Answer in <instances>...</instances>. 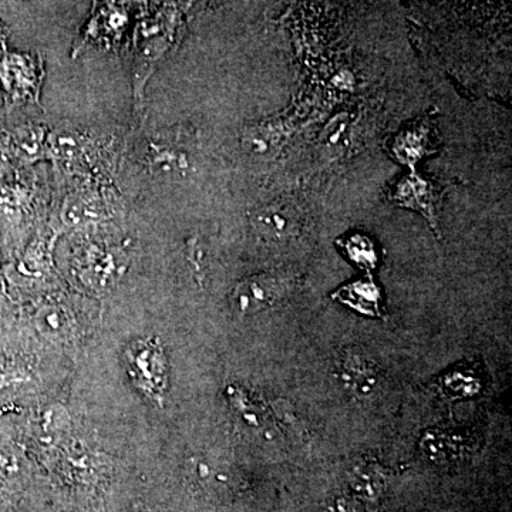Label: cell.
<instances>
[{"mask_svg":"<svg viewBox=\"0 0 512 512\" xmlns=\"http://www.w3.org/2000/svg\"><path fill=\"white\" fill-rule=\"evenodd\" d=\"M349 483L357 497L376 500L383 493L384 476L377 464L362 461L350 471Z\"/></svg>","mask_w":512,"mask_h":512,"instance_id":"8","label":"cell"},{"mask_svg":"<svg viewBox=\"0 0 512 512\" xmlns=\"http://www.w3.org/2000/svg\"><path fill=\"white\" fill-rule=\"evenodd\" d=\"M332 512H353V508L352 505L339 498V500H336L335 504H333Z\"/></svg>","mask_w":512,"mask_h":512,"instance_id":"12","label":"cell"},{"mask_svg":"<svg viewBox=\"0 0 512 512\" xmlns=\"http://www.w3.org/2000/svg\"><path fill=\"white\" fill-rule=\"evenodd\" d=\"M128 375L138 389L163 406L168 384L167 359L156 339L137 340L126 350Z\"/></svg>","mask_w":512,"mask_h":512,"instance_id":"1","label":"cell"},{"mask_svg":"<svg viewBox=\"0 0 512 512\" xmlns=\"http://www.w3.org/2000/svg\"><path fill=\"white\" fill-rule=\"evenodd\" d=\"M389 151L394 160L413 170L414 165L419 163L421 158L439 151L433 121L429 117H424L403 128L390 141Z\"/></svg>","mask_w":512,"mask_h":512,"instance_id":"3","label":"cell"},{"mask_svg":"<svg viewBox=\"0 0 512 512\" xmlns=\"http://www.w3.org/2000/svg\"><path fill=\"white\" fill-rule=\"evenodd\" d=\"M444 188L429 178L413 173L394 184L390 201L397 207L419 212L434 231L440 234V210L443 204Z\"/></svg>","mask_w":512,"mask_h":512,"instance_id":"2","label":"cell"},{"mask_svg":"<svg viewBox=\"0 0 512 512\" xmlns=\"http://www.w3.org/2000/svg\"><path fill=\"white\" fill-rule=\"evenodd\" d=\"M333 299L369 318H382V291L372 276L357 279L333 293Z\"/></svg>","mask_w":512,"mask_h":512,"instance_id":"7","label":"cell"},{"mask_svg":"<svg viewBox=\"0 0 512 512\" xmlns=\"http://www.w3.org/2000/svg\"><path fill=\"white\" fill-rule=\"evenodd\" d=\"M421 448H423V453L433 461H447L456 453L453 441L437 431L426 433L421 441Z\"/></svg>","mask_w":512,"mask_h":512,"instance_id":"11","label":"cell"},{"mask_svg":"<svg viewBox=\"0 0 512 512\" xmlns=\"http://www.w3.org/2000/svg\"><path fill=\"white\" fill-rule=\"evenodd\" d=\"M256 231L269 241H285L301 232V217L295 208L284 204H272L255 214Z\"/></svg>","mask_w":512,"mask_h":512,"instance_id":"6","label":"cell"},{"mask_svg":"<svg viewBox=\"0 0 512 512\" xmlns=\"http://www.w3.org/2000/svg\"><path fill=\"white\" fill-rule=\"evenodd\" d=\"M284 292V284L275 276L255 275L235 286L231 302L239 315H254L278 303Z\"/></svg>","mask_w":512,"mask_h":512,"instance_id":"4","label":"cell"},{"mask_svg":"<svg viewBox=\"0 0 512 512\" xmlns=\"http://www.w3.org/2000/svg\"><path fill=\"white\" fill-rule=\"evenodd\" d=\"M25 62V57L12 56L5 60V66L2 67V74L5 73L3 79H5L6 87L18 99L36 96L37 87H39L37 86L39 76H37L36 70L26 76H20Z\"/></svg>","mask_w":512,"mask_h":512,"instance_id":"9","label":"cell"},{"mask_svg":"<svg viewBox=\"0 0 512 512\" xmlns=\"http://www.w3.org/2000/svg\"><path fill=\"white\" fill-rule=\"evenodd\" d=\"M338 244L350 261L365 269H375L379 262L376 244L365 234H352L339 239Z\"/></svg>","mask_w":512,"mask_h":512,"instance_id":"10","label":"cell"},{"mask_svg":"<svg viewBox=\"0 0 512 512\" xmlns=\"http://www.w3.org/2000/svg\"><path fill=\"white\" fill-rule=\"evenodd\" d=\"M340 377L346 389L359 397H370L380 384V370L360 350L349 349L340 362Z\"/></svg>","mask_w":512,"mask_h":512,"instance_id":"5","label":"cell"}]
</instances>
